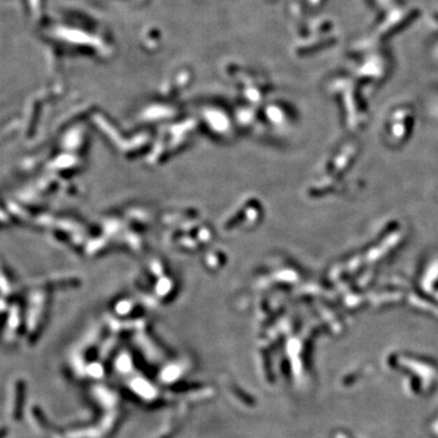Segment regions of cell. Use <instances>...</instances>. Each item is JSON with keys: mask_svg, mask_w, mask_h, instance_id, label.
Segmentation results:
<instances>
[{"mask_svg": "<svg viewBox=\"0 0 438 438\" xmlns=\"http://www.w3.org/2000/svg\"><path fill=\"white\" fill-rule=\"evenodd\" d=\"M24 402H26V384L22 378H16L9 393V416L15 422L22 419Z\"/></svg>", "mask_w": 438, "mask_h": 438, "instance_id": "obj_1", "label": "cell"}, {"mask_svg": "<svg viewBox=\"0 0 438 438\" xmlns=\"http://www.w3.org/2000/svg\"><path fill=\"white\" fill-rule=\"evenodd\" d=\"M8 434V428L4 425H0V438H5Z\"/></svg>", "mask_w": 438, "mask_h": 438, "instance_id": "obj_3", "label": "cell"}, {"mask_svg": "<svg viewBox=\"0 0 438 438\" xmlns=\"http://www.w3.org/2000/svg\"><path fill=\"white\" fill-rule=\"evenodd\" d=\"M32 418L33 421H34L36 426L39 430H42V431H49V420L46 419V415H44V412H42L40 408H38V406H33L32 408Z\"/></svg>", "mask_w": 438, "mask_h": 438, "instance_id": "obj_2", "label": "cell"}]
</instances>
